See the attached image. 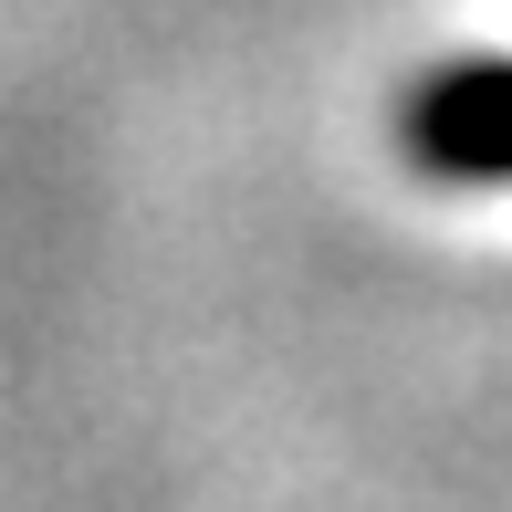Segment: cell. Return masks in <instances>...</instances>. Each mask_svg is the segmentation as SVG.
<instances>
[{"mask_svg": "<svg viewBox=\"0 0 512 512\" xmlns=\"http://www.w3.org/2000/svg\"><path fill=\"white\" fill-rule=\"evenodd\" d=\"M418 136L439 168H512V74H460L450 95H429Z\"/></svg>", "mask_w": 512, "mask_h": 512, "instance_id": "6da1fadb", "label": "cell"}]
</instances>
